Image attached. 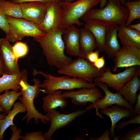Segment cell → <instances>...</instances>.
<instances>
[{"mask_svg":"<svg viewBox=\"0 0 140 140\" xmlns=\"http://www.w3.org/2000/svg\"><path fill=\"white\" fill-rule=\"evenodd\" d=\"M65 29H53L40 38L33 39L42 49L47 64L58 69L69 64L73 61L64 53L65 45L62 36Z\"/></svg>","mask_w":140,"mask_h":140,"instance_id":"6da1fadb","label":"cell"},{"mask_svg":"<svg viewBox=\"0 0 140 140\" xmlns=\"http://www.w3.org/2000/svg\"><path fill=\"white\" fill-rule=\"evenodd\" d=\"M122 4L120 0H108L104 7L92 9L80 19L85 22L96 20L107 26L114 24L125 26L129 11L127 7Z\"/></svg>","mask_w":140,"mask_h":140,"instance_id":"7a4b0ae2","label":"cell"},{"mask_svg":"<svg viewBox=\"0 0 140 140\" xmlns=\"http://www.w3.org/2000/svg\"><path fill=\"white\" fill-rule=\"evenodd\" d=\"M33 76V81L34 83L33 85H31L28 83V76L22 80L20 83V90L22 93V96L19 97L18 99L25 107L27 112L22 120H23L26 118L27 124L32 118L34 119L36 124H38L39 119L41 120L43 124H47V122L50 121L49 119L46 115L39 112L34 105V100L40 93L42 90L39 87L40 81L35 78V75Z\"/></svg>","mask_w":140,"mask_h":140,"instance_id":"3957f363","label":"cell"},{"mask_svg":"<svg viewBox=\"0 0 140 140\" xmlns=\"http://www.w3.org/2000/svg\"><path fill=\"white\" fill-rule=\"evenodd\" d=\"M37 74L41 75L45 78L43 83L40 85L39 87L44 88L42 91L47 94L58 90H71L75 89L90 88L96 86L94 83H89L81 78L75 77L71 78L67 75L57 77L34 69L33 75H36Z\"/></svg>","mask_w":140,"mask_h":140,"instance_id":"277c9868","label":"cell"},{"mask_svg":"<svg viewBox=\"0 0 140 140\" xmlns=\"http://www.w3.org/2000/svg\"><path fill=\"white\" fill-rule=\"evenodd\" d=\"M100 0H76L69 2H59L62 10V17L59 28L66 29L68 26L83 25L80 19L85 14L99 4Z\"/></svg>","mask_w":140,"mask_h":140,"instance_id":"5b68a950","label":"cell"},{"mask_svg":"<svg viewBox=\"0 0 140 140\" xmlns=\"http://www.w3.org/2000/svg\"><path fill=\"white\" fill-rule=\"evenodd\" d=\"M103 68L99 69L93 64L82 57L73 60L72 62L58 69L57 73L69 77L83 79L89 83H93V79L100 75L104 71Z\"/></svg>","mask_w":140,"mask_h":140,"instance_id":"8992f818","label":"cell"},{"mask_svg":"<svg viewBox=\"0 0 140 140\" xmlns=\"http://www.w3.org/2000/svg\"><path fill=\"white\" fill-rule=\"evenodd\" d=\"M9 26L8 33L6 37L10 43L21 40L25 37L38 38L45 33L33 23L24 19L14 18L6 16Z\"/></svg>","mask_w":140,"mask_h":140,"instance_id":"52a82bcc","label":"cell"},{"mask_svg":"<svg viewBox=\"0 0 140 140\" xmlns=\"http://www.w3.org/2000/svg\"><path fill=\"white\" fill-rule=\"evenodd\" d=\"M140 74L139 66L126 68L123 71L117 74L112 73L110 67H104L103 73L93 79V81L104 83L118 91L135 75L137 74L140 77Z\"/></svg>","mask_w":140,"mask_h":140,"instance_id":"ba28073f","label":"cell"},{"mask_svg":"<svg viewBox=\"0 0 140 140\" xmlns=\"http://www.w3.org/2000/svg\"><path fill=\"white\" fill-rule=\"evenodd\" d=\"M96 86L101 89L104 92L105 95L101 99H97L94 103H92L85 108L88 110L95 108L96 115L102 118L103 117L98 111L99 109H103L112 105L122 106L126 108L133 109L134 108L122 97V95L118 91L115 93L111 92L108 86L105 84L96 81H94Z\"/></svg>","mask_w":140,"mask_h":140,"instance_id":"9c48e42d","label":"cell"},{"mask_svg":"<svg viewBox=\"0 0 140 140\" xmlns=\"http://www.w3.org/2000/svg\"><path fill=\"white\" fill-rule=\"evenodd\" d=\"M87 111L86 109H79L68 114L61 113L55 109L46 111V115L49 119L51 124L48 131L43 135L45 140H52V135L55 131L68 125L77 117L85 113Z\"/></svg>","mask_w":140,"mask_h":140,"instance_id":"30bf717a","label":"cell"},{"mask_svg":"<svg viewBox=\"0 0 140 140\" xmlns=\"http://www.w3.org/2000/svg\"><path fill=\"white\" fill-rule=\"evenodd\" d=\"M62 17V10L59 2H51L48 6L43 21L36 24L45 33L59 28Z\"/></svg>","mask_w":140,"mask_h":140,"instance_id":"8fae6325","label":"cell"},{"mask_svg":"<svg viewBox=\"0 0 140 140\" xmlns=\"http://www.w3.org/2000/svg\"><path fill=\"white\" fill-rule=\"evenodd\" d=\"M66 98H70L72 103L78 106H85L88 102H95L103 97L100 90L96 86L90 88H82L74 91H67L62 93Z\"/></svg>","mask_w":140,"mask_h":140,"instance_id":"7c38bea8","label":"cell"},{"mask_svg":"<svg viewBox=\"0 0 140 140\" xmlns=\"http://www.w3.org/2000/svg\"><path fill=\"white\" fill-rule=\"evenodd\" d=\"M113 60V72L120 67L140 66V49L133 47L122 46Z\"/></svg>","mask_w":140,"mask_h":140,"instance_id":"4fadbf2b","label":"cell"},{"mask_svg":"<svg viewBox=\"0 0 140 140\" xmlns=\"http://www.w3.org/2000/svg\"><path fill=\"white\" fill-rule=\"evenodd\" d=\"M51 2H34L20 4L23 18L36 24H40L43 21Z\"/></svg>","mask_w":140,"mask_h":140,"instance_id":"5bb4252c","label":"cell"},{"mask_svg":"<svg viewBox=\"0 0 140 140\" xmlns=\"http://www.w3.org/2000/svg\"><path fill=\"white\" fill-rule=\"evenodd\" d=\"M12 46L7 38H0V55L4 64L5 73L12 74L19 71V65L13 54Z\"/></svg>","mask_w":140,"mask_h":140,"instance_id":"9a60e30c","label":"cell"},{"mask_svg":"<svg viewBox=\"0 0 140 140\" xmlns=\"http://www.w3.org/2000/svg\"><path fill=\"white\" fill-rule=\"evenodd\" d=\"M63 35L66 52L71 56L82 57L80 46V29L72 25L64 30Z\"/></svg>","mask_w":140,"mask_h":140,"instance_id":"2e32d148","label":"cell"},{"mask_svg":"<svg viewBox=\"0 0 140 140\" xmlns=\"http://www.w3.org/2000/svg\"><path fill=\"white\" fill-rule=\"evenodd\" d=\"M110 107H107L100 111L102 114L105 115L110 118L111 123L110 135L112 138L115 136V127L118 122L125 117L131 118L133 117V109L126 108L119 105H112Z\"/></svg>","mask_w":140,"mask_h":140,"instance_id":"e0dca14e","label":"cell"},{"mask_svg":"<svg viewBox=\"0 0 140 140\" xmlns=\"http://www.w3.org/2000/svg\"><path fill=\"white\" fill-rule=\"evenodd\" d=\"M118 26L116 24L108 25L106 29L103 52L111 59L115 57L121 48L117 39Z\"/></svg>","mask_w":140,"mask_h":140,"instance_id":"ac0fdd59","label":"cell"},{"mask_svg":"<svg viewBox=\"0 0 140 140\" xmlns=\"http://www.w3.org/2000/svg\"><path fill=\"white\" fill-rule=\"evenodd\" d=\"M117 36L123 46H131L140 49V32L124 25L118 26Z\"/></svg>","mask_w":140,"mask_h":140,"instance_id":"d6986e66","label":"cell"},{"mask_svg":"<svg viewBox=\"0 0 140 140\" xmlns=\"http://www.w3.org/2000/svg\"><path fill=\"white\" fill-rule=\"evenodd\" d=\"M2 75L0 77V95L1 92L6 90H19L20 89V81L28 76V73L27 70L23 69L16 73H5Z\"/></svg>","mask_w":140,"mask_h":140,"instance_id":"ffe728a7","label":"cell"},{"mask_svg":"<svg viewBox=\"0 0 140 140\" xmlns=\"http://www.w3.org/2000/svg\"><path fill=\"white\" fill-rule=\"evenodd\" d=\"M83 24L84 27L92 33L96 41L98 50L103 52L105 37L107 25L94 19L87 20Z\"/></svg>","mask_w":140,"mask_h":140,"instance_id":"44dd1931","label":"cell"},{"mask_svg":"<svg viewBox=\"0 0 140 140\" xmlns=\"http://www.w3.org/2000/svg\"><path fill=\"white\" fill-rule=\"evenodd\" d=\"M140 77L135 75L118 91L132 107L136 103L137 93L140 89Z\"/></svg>","mask_w":140,"mask_h":140,"instance_id":"7402d4cb","label":"cell"},{"mask_svg":"<svg viewBox=\"0 0 140 140\" xmlns=\"http://www.w3.org/2000/svg\"><path fill=\"white\" fill-rule=\"evenodd\" d=\"M66 99L61 90L52 92L43 98L42 108L45 112L58 107L64 108L67 103Z\"/></svg>","mask_w":140,"mask_h":140,"instance_id":"603a6c76","label":"cell"},{"mask_svg":"<svg viewBox=\"0 0 140 140\" xmlns=\"http://www.w3.org/2000/svg\"><path fill=\"white\" fill-rule=\"evenodd\" d=\"M80 30V50L82 57L85 59L87 54L93 51L97 46L95 38L90 31L84 27Z\"/></svg>","mask_w":140,"mask_h":140,"instance_id":"cb8c5ba5","label":"cell"},{"mask_svg":"<svg viewBox=\"0 0 140 140\" xmlns=\"http://www.w3.org/2000/svg\"><path fill=\"white\" fill-rule=\"evenodd\" d=\"M27 112L25 107L21 102H16L13 108L5 117L0 120V140H3V135L5 130L11 125H15L13 121L15 116L19 113Z\"/></svg>","mask_w":140,"mask_h":140,"instance_id":"d4e9b609","label":"cell"},{"mask_svg":"<svg viewBox=\"0 0 140 140\" xmlns=\"http://www.w3.org/2000/svg\"><path fill=\"white\" fill-rule=\"evenodd\" d=\"M18 91L6 90L3 94L0 95V106L7 114L11 110L16 100L22 95L21 91Z\"/></svg>","mask_w":140,"mask_h":140,"instance_id":"484cf974","label":"cell"},{"mask_svg":"<svg viewBox=\"0 0 140 140\" xmlns=\"http://www.w3.org/2000/svg\"><path fill=\"white\" fill-rule=\"evenodd\" d=\"M0 8L5 16L23 19V14L20 4H15L9 1L0 0Z\"/></svg>","mask_w":140,"mask_h":140,"instance_id":"4316f807","label":"cell"},{"mask_svg":"<svg viewBox=\"0 0 140 140\" xmlns=\"http://www.w3.org/2000/svg\"><path fill=\"white\" fill-rule=\"evenodd\" d=\"M124 4L129 10V15L125 26H128L136 19L140 20V1H125Z\"/></svg>","mask_w":140,"mask_h":140,"instance_id":"83f0119b","label":"cell"},{"mask_svg":"<svg viewBox=\"0 0 140 140\" xmlns=\"http://www.w3.org/2000/svg\"><path fill=\"white\" fill-rule=\"evenodd\" d=\"M12 48L13 54L18 61L19 58L26 56L29 51L26 43L19 41H16Z\"/></svg>","mask_w":140,"mask_h":140,"instance_id":"f1b7e54d","label":"cell"},{"mask_svg":"<svg viewBox=\"0 0 140 140\" xmlns=\"http://www.w3.org/2000/svg\"><path fill=\"white\" fill-rule=\"evenodd\" d=\"M119 140H140V127L138 126L136 128L129 131Z\"/></svg>","mask_w":140,"mask_h":140,"instance_id":"f546056e","label":"cell"},{"mask_svg":"<svg viewBox=\"0 0 140 140\" xmlns=\"http://www.w3.org/2000/svg\"><path fill=\"white\" fill-rule=\"evenodd\" d=\"M22 140H45L40 131L27 132L21 139Z\"/></svg>","mask_w":140,"mask_h":140,"instance_id":"4dcf8cb0","label":"cell"},{"mask_svg":"<svg viewBox=\"0 0 140 140\" xmlns=\"http://www.w3.org/2000/svg\"><path fill=\"white\" fill-rule=\"evenodd\" d=\"M134 124H140V114L133 117L128 120L122 121L120 124L116 125L115 128L118 131L126 126Z\"/></svg>","mask_w":140,"mask_h":140,"instance_id":"1f68e13d","label":"cell"},{"mask_svg":"<svg viewBox=\"0 0 140 140\" xmlns=\"http://www.w3.org/2000/svg\"><path fill=\"white\" fill-rule=\"evenodd\" d=\"M0 29L3 31L6 34L9 31V26L6 16L0 8Z\"/></svg>","mask_w":140,"mask_h":140,"instance_id":"d6a6232c","label":"cell"},{"mask_svg":"<svg viewBox=\"0 0 140 140\" xmlns=\"http://www.w3.org/2000/svg\"><path fill=\"white\" fill-rule=\"evenodd\" d=\"M10 129L12 131V134L9 140H18L21 139L23 137V136L20 135L21 130L19 128H18L16 125H11Z\"/></svg>","mask_w":140,"mask_h":140,"instance_id":"836d02e7","label":"cell"},{"mask_svg":"<svg viewBox=\"0 0 140 140\" xmlns=\"http://www.w3.org/2000/svg\"><path fill=\"white\" fill-rule=\"evenodd\" d=\"M100 52L98 50L91 52L87 54L85 59L93 64L99 58Z\"/></svg>","mask_w":140,"mask_h":140,"instance_id":"e575fe53","label":"cell"},{"mask_svg":"<svg viewBox=\"0 0 140 140\" xmlns=\"http://www.w3.org/2000/svg\"><path fill=\"white\" fill-rule=\"evenodd\" d=\"M9 1L13 3L20 4L24 3L34 2H47L55 1L54 0H9Z\"/></svg>","mask_w":140,"mask_h":140,"instance_id":"d590c367","label":"cell"},{"mask_svg":"<svg viewBox=\"0 0 140 140\" xmlns=\"http://www.w3.org/2000/svg\"><path fill=\"white\" fill-rule=\"evenodd\" d=\"M105 61L104 57L102 56L99 57L93 64L96 68L100 69L104 67Z\"/></svg>","mask_w":140,"mask_h":140,"instance_id":"8d00e7d4","label":"cell"},{"mask_svg":"<svg viewBox=\"0 0 140 140\" xmlns=\"http://www.w3.org/2000/svg\"><path fill=\"white\" fill-rule=\"evenodd\" d=\"M135 107L134 108L133 116L140 114V94L137 96L135 103Z\"/></svg>","mask_w":140,"mask_h":140,"instance_id":"74e56055","label":"cell"},{"mask_svg":"<svg viewBox=\"0 0 140 140\" xmlns=\"http://www.w3.org/2000/svg\"><path fill=\"white\" fill-rule=\"evenodd\" d=\"M110 134V131L108 130H106L104 132L103 134L101 136L95 138L92 137H89L90 139L91 140H110L109 138V136Z\"/></svg>","mask_w":140,"mask_h":140,"instance_id":"f35d334b","label":"cell"},{"mask_svg":"<svg viewBox=\"0 0 140 140\" xmlns=\"http://www.w3.org/2000/svg\"><path fill=\"white\" fill-rule=\"evenodd\" d=\"M108 0H100L99 3V6L100 8H102L104 7L106 5ZM121 3L122 4H124L125 0H120Z\"/></svg>","mask_w":140,"mask_h":140,"instance_id":"ab89813d","label":"cell"},{"mask_svg":"<svg viewBox=\"0 0 140 140\" xmlns=\"http://www.w3.org/2000/svg\"><path fill=\"white\" fill-rule=\"evenodd\" d=\"M5 73L4 64L0 56V75H2Z\"/></svg>","mask_w":140,"mask_h":140,"instance_id":"60d3db41","label":"cell"},{"mask_svg":"<svg viewBox=\"0 0 140 140\" xmlns=\"http://www.w3.org/2000/svg\"><path fill=\"white\" fill-rule=\"evenodd\" d=\"M131 29L140 32V23H139L133 25H130L129 26Z\"/></svg>","mask_w":140,"mask_h":140,"instance_id":"b9f144b4","label":"cell"},{"mask_svg":"<svg viewBox=\"0 0 140 140\" xmlns=\"http://www.w3.org/2000/svg\"><path fill=\"white\" fill-rule=\"evenodd\" d=\"M7 114L5 112H3L0 114V120L3 119L7 115Z\"/></svg>","mask_w":140,"mask_h":140,"instance_id":"7bdbcfd3","label":"cell"},{"mask_svg":"<svg viewBox=\"0 0 140 140\" xmlns=\"http://www.w3.org/2000/svg\"><path fill=\"white\" fill-rule=\"evenodd\" d=\"M120 136H115L113 138V140H119Z\"/></svg>","mask_w":140,"mask_h":140,"instance_id":"ee69618b","label":"cell"},{"mask_svg":"<svg viewBox=\"0 0 140 140\" xmlns=\"http://www.w3.org/2000/svg\"><path fill=\"white\" fill-rule=\"evenodd\" d=\"M76 0H64V1L67 2H71Z\"/></svg>","mask_w":140,"mask_h":140,"instance_id":"f6af8a7d","label":"cell"},{"mask_svg":"<svg viewBox=\"0 0 140 140\" xmlns=\"http://www.w3.org/2000/svg\"><path fill=\"white\" fill-rule=\"evenodd\" d=\"M0 111L2 112H5L4 110L0 106Z\"/></svg>","mask_w":140,"mask_h":140,"instance_id":"bcb514c9","label":"cell"},{"mask_svg":"<svg viewBox=\"0 0 140 140\" xmlns=\"http://www.w3.org/2000/svg\"><path fill=\"white\" fill-rule=\"evenodd\" d=\"M54 0L56 1L59 2V1H64V0Z\"/></svg>","mask_w":140,"mask_h":140,"instance_id":"7dc6e473","label":"cell"},{"mask_svg":"<svg viewBox=\"0 0 140 140\" xmlns=\"http://www.w3.org/2000/svg\"><path fill=\"white\" fill-rule=\"evenodd\" d=\"M125 1H130V0H125Z\"/></svg>","mask_w":140,"mask_h":140,"instance_id":"c3c4849f","label":"cell"},{"mask_svg":"<svg viewBox=\"0 0 140 140\" xmlns=\"http://www.w3.org/2000/svg\"><path fill=\"white\" fill-rule=\"evenodd\" d=\"M135 1H140V0H135Z\"/></svg>","mask_w":140,"mask_h":140,"instance_id":"681fc988","label":"cell"}]
</instances>
